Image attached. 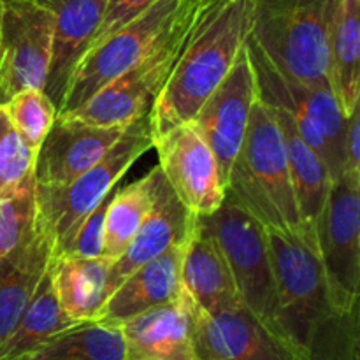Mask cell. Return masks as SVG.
Segmentation results:
<instances>
[{"label": "cell", "mask_w": 360, "mask_h": 360, "mask_svg": "<svg viewBox=\"0 0 360 360\" xmlns=\"http://www.w3.org/2000/svg\"><path fill=\"white\" fill-rule=\"evenodd\" d=\"M266 229L276 281L274 333L301 360H359V309L336 304L316 250L297 234Z\"/></svg>", "instance_id": "cell-1"}, {"label": "cell", "mask_w": 360, "mask_h": 360, "mask_svg": "<svg viewBox=\"0 0 360 360\" xmlns=\"http://www.w3.org/2000/svg\"><path fill=\"white\" fill-rule=\"evenodd\" d=\"M253 23V0H193L178 62L148 111L153 141L193 118L245 49Z\"/></svg>", "instance_id": "cell-2"}, {"label": "cell", "mask_w": 360, "mask_h": 360, "mask_svg": "<svg viewBox=\"0 0 360 360\" xmlns=\"http://www.w3.org/2000/svg\"><path fill=\"white\" fill-rule=\"evenodd\" d=\"M225 197L264 227L297 234L304 241L283 137L269 105L259 97L231 167Z\"/></svg>", "instance_id": "cell-3"}, {"label": "cell", "mask_w": 360, "mask_h": 360, "mask_svg": "<svg viewBox=\"0 0 360 360\" xmlns=\"http://www.w3.org/2000/svg\"><path fill=\"white\" fill-rule=\"evenodd\" d=\"M153 148L148 112L125 127L122 137L88 171L65 185H35V204L41 234L56 257L76 229L132 167L134 162Z\"/></svg>", "instance_id": "cell-4"}, {"label": "cell", "mask_w": 360, "mask_h": 360, "mask_svg": "<svg viewBox=\"0 0 360 360\" xmlns=\"http://www.w3.org/2000/svg\"><path fill=\"white\" fill-rule=\"evenodd\" d=\"M253 39L288 76L329 84L327 42L338 0H253Z\"/></svg>", "instance_id": "cell-5"}, {"label": "cell", "mask_w": 360, "mask_h": 360, "mask_svg": "<svg viewBox=\"0 0 360 360\" xmlns=\"http://www.w3.org/2000/svg\"><path fill=\"white\" fill-rule=\"evenodd\" d=\"M246 51L255 74L257 97L290 115L302 139L326 162L330 181H338L345 167L347 116L341 111L334 91L327 84L302 83L285 74L253 35L246 42Z\"/></svg>", "instance_id": "cell-6"}, {"label": "cell", "mask_w": 360, "mask_h": 360, "mask_svg": "<svg viewBox=\"0 0 360 360\" xmlns=\"http://www.w3.org/2000/svg\"><path fill=\"white\" fill-rule=\"evenodd\" d=\"M185 0H157L132 21L90 46L69 77L58 115H69L102 86L150 55L174 25Z\"/></svg>", "instance_id": "cell-7"}, {"label": "cell", "mask_w": 360, "mask_h": 360, "mask_svg": "<svg viewBox=\"0 0 360 360\" xmlns=\"http://www.w3.org/2000/svg\"><path fill=\"white\" fill-rule=\"evenodd\" d=\"M199 220L220 246L241 304L273 330L276 281L267 229L229 197Z\"/></svg>", "instance_id": "cell-8"}, {"label": "cell", "mask_w": 360, "mask_h": 360, "mask_svg": "<svg viewBox=\"0 0 360 360\" xmlns=\"http://www.w3.org/2000/svg\"><path fill=\"white\" fill-rule=\"evenodd\" d=\"M193 0H185L178 18L165 37L150 55L102 86L69 115L81 122L101 127H127L150 111L164 88L185 44L192 18Z\"/></svg>", "instance_id": "cell-9"}, {"label": "cell", "mask_w": 360, "mask_h": 360, "mask_svg": "<svg viewBox=\"0 0 360 360\" xmlns=\"http://www.w3.org/2000/svg\"><path fill=\"white\" fill-rule=\"evenodd\" d=\"M315 236L334 301L345 311L359 309L360 183L345 176L333 181Z\"/></svg>", "instance_id": "cell-10"}, {"label": "cell", "mask_w": 360, "mask_h": 360, "mask_svg": "<svg viewBox=\"0 0 360 360\" xmlns=\"http://www.w3.org/2000/svg\"><path fill=\"white\" fill-rule=\"evenodd\" d=\"M53 14L37 0H2L0 105L23 88L44 90L53 53Z\"/></svg>", "instance_id": "cell-11"}, {"label": "cell", "mask_w": 360, "mask_h": 360, "mask_svg": "<svg viewBox=\"0 0 360 360\" xmlns=\"http://www.w3.org/2000/svg\"><path fill=\"white\" fill-rule=\"evenodd\" d=\"M255 101V74L245 46L224 81L190 120L193 129L213 151L225 188L234 158L245 139Z\"/></svg>", "instance_id": "cell-12"}, {"label": "cell", "mask_w": 360, "mask_h": 360, "mask_svg": "<svg viewBox=\"0 0 360 360\" xmlns=\"http://www.w3.org/2000/svg\"><path fill=\"white\" fill-rule=\"evenodd\" d=\"M153 148L165 181L193 217H207L221 206L225 186L217 158L192 123L172 127L153 141Z\"/></svg>", "instance_id": "cell-13"}, {"label": "cell", "mask_w": 360, "mask_h": 360, "mask_svg": "<svg viewBox=\"0 0 360 360\" xmlns=\"http://www.w3.org/2000/svg\"><path fill=\"white\" fill-rule=\"evenodd\" d=\"M195 360L301 359L274 330L238 302L211 313L195 306Z\"/></svg>", "instance_id": "cell-14"}, {"label": "cell", "mask_w": 360, "mask_h": 360, "mask_svg": "<svg viewBox=\"0 0 360 360\" xmlns=\"http://www.w3.org/2000/svg\"><path fill=\"white\" fill-rule=\"evenodd\" d=\"M125 127H101L56 116L35 155V185H65L97 164Z\"/></svg>", "instance_id": "cell-15"}, {"label": "cell", "mask_w": 360, "mask_h": 360, "mask_svg": "<svg viewBox=\"0 0 360 360\" xmlns=\"http://www.w3.org/2000/svg\"><path fill=\"white\" fill-rule=\"evenodd\" d=\"M127 360H195V304L181 288L172 301L120 323Z\"/></svg>", "instance_id": "cell-16"}, {"label": "cell", "mask_w": 360, "mask_h": 360, "mask_svg": "<svg viewBox=\"0 0 360 360\" xmlns=\"http://www.w3.org/2000/svg\"><path fill=\"white\" fill-rule=\"evenodd\" d=\"M197 217H193L181 202L162 174L158 185L157 200L151 207L150 214L136 232L125 252L115 259L109 266L108 274V297L116 287L129 276L132 271L143 264L157 259L174 245L186 241L195 225Z\"/></svg>", "instance_id": "cell-17"}, {"label": "cell", "mask_w": 360, "mask_h": 360, "mask_svg": "<svg viewBox=\"0 0 360 360\" xmlns=\"http://www.w3.org/2000/svg\"><path fill=\"white\" fill-rule=\"evenodd\" d=\"M53 14V53L44 91L58 111L69 77L97 34L109 0H37Z\"/></svg>", "instance_id": "cell-18"}, {"label": "cell", "mask_w": 360, "mask_h": 360, "mask_svg": "<svg viewBox=\"0 0 360 360\" xmlns=\"http://www.w3.org/2000/svg\"><path fill=\"white\" fill-rule=\"evenodd\" d=\"M186 241L132 271L112 290L95 320L120 326L139 313L172 301L183 288L181 262Z\"/></svg>", "instance_id": "cell-19"}, {"label": "cell", "mask_w": 360, "mask_h": 360, "mask_svg": "<svg viewBox=\"0 0 360 360\" xmlns=\"http://www.w3.org/2000/svg\"><path fill=\"white\" fill-rule=\"evenodd\" d=\"M269 105L271 112L280 127L281 137H283L292 186H294L299 217H301L302 231H304V243L316 250V224H319L327 193L333 185L329 171H327V165L322 157L302 139L290 115L276 105Z\"/></svg>", "instance_id": "cell-20"}, {"label": "cell", "mask_w": 360, "mask_h": 360, "mask_svg": "<svg viewBox=\"0 0 360 360\" xmlns=\"http://www.w3.org/2000/svg\"><path fill=\"white\" fill-rule=\"evenodd\" d=\"M181 285L202 311H218L241 302L224 253L199 218L186 241L181 262Z\"/></svg>", "instance_id": "cell-21"}, {"label": "cell", "mask_w": 360, "mask_h": 360, "mask_svg": "<svg viewBox=\"0 0 360 360\" xmlns=\"http://www.w3.org/2000/svg\"><path fill=\"white\" fill-rule=\"evenodd\" d=\"M360 0H338L327 42L329 84L345 116L360 105Z\"/></svg>", "instance_id": "cell-22"}, {"label": "cell", "mask_w": 360, "mask_h": 360, "mask_svg": "<svg viewBox=\"0 0 360 360\" xmlns=\"http://www.w3.org/2000/svg\"><path fill=\"white\" fill-rule=\"evenodd\" d=\"M112 260L105 257H51V280L63 311L74 322L95 320L108 301V274Z\"/></svg>", "instance_id": "cell-23"}, {"label": "cell", "mask_w": 360, "mask_h": 360, "mask_svg": "<svg viewBox=\"0 0 360 360\" xmlns=\"http://www.w3.org/2000/svg\"><path fill=\"white\" fill-rule=\"evenodd\" d=\"M76 323L79 322H74L60 306L55 287H53L51 260H49L20 322L16 323L11 336L0 348V360L32 355L46 341Z\"/></svg>", "instance_id": "cell-24"}, {"label": "cell", "mask_w": 360, "mask_h": 360, "mask_svg": "<svg viewBox=\"0 0 360 360\" xmlns=\"http://www.w3.org/2000/svg\"><path fill=\"white\" fill-rule=\"evenodd\" d=\"M48 264L51 248L41 234L35 204V181L0 199V260Z\"/></svg>", "instance_id": "cell-25"}, {"label": "cell", "mask_w": 360, "mask_h": 360, "mask_svg": "<svg viewBox=\"0 0 360 360\" xmlns=\"http://www.w3.org/2000/svg\"><path fill=\"white\" fill-rule=\"evenodd\" d=\"M160 179L162 171L157 165L139 181L115 188L104 218L102 257L115 260L125 252L157 200Z\"/></svg>", "instance_id": "cell-26"}, {"label": "cell", "mask_w": 360, "mask_h": 360, "mask_svg": "<svg viewBox=\"0 0 360 360\" xmlns=\"http://www.w3.org/2000/svg\"><path fill=\"white\" fill-rule=\"evenodd\" d=\"M34 360H127L120 326L88 320L62 330L32 354Z\"/></svg>", "instance_id": "cell-27"}, {"label": "cell", "mask_w": 360, "mask_h": 360, "mask_svg": "<svg viewBox=\"0 0 360 360\" xmlns=\"http://www.w3.org/2000/svg\"><path fill=\"white\" fill-rule=\"evenodd\" d=\"M48 264L0 260V348L20 322Z\"/></svg>", "instance_id": "cell-28"}, {"label": "cell", "mask_w": 360, "mask_h": 360, "mask_svg": "<svg viewBox=\"0 0 360 360\" xmlns=\"http://www.w3.org/2000/svg\"><path fill=\"white\" fill-rule=\"evenodd\" d=\"M7 116L25 143L37 153L58 116L55 104L41 88H23L4 104Z\"/></svg>", "instance_id": "cell-29"}, {"label": "cell", "mask_w": 360, "mask_h": 360, "mask_svg": "<svg viewBox=\"0 0 360 360\" xmlns=\"http://www.w3.org/2000/svg\"><path fill=\"white\" fill-rule=\"evenodd\" d=\"M35 155L0 105V199L34 183Z\"/></svg>", "instance_id": "cell-30"}, {"label": "cell", "mask_w": 360, "mask_h": 360, "mask_svg": "<svg viewBox=\"0 0 360 360\" xmlns=\"http://www.w3.org/2000/svg\"><path fill=\"white\" fill-rule=\"evenodd\" d=\"M115 192V188H112ZM112 192L95 207L94 211L84 217L79 227L76 229L72 238L63 246L60 255H72V257H102V234H104V218L108 211L109 200H111Z\"/></svg>", "instance_id": "cell-31"}, {"label": "cell", "mask_w": 360, "mask_h": 360, "mask_svg": "<svg viewBox=\"0 0 360 360\" xmlns=\"http://www.w3.org/2000/svg\"><path fill=\"white\" fill-rule=\"evenodd\" d=\"M157 0H109L108 6H105L104 18H102V23L98 27L97 34L91 39L90 46L97 44L102 39L108 37L111 32L118 30L120 27H123L125 23L132 21L134 18L139 16L143 11H146L151 4H155ZM88 46V48H90Z\"/></svg>", "instance_id": "cell-32"}, {"label": "cell", "mask_w": 360, "mask_h": 360, "mask_svg": "<svg viewBox=\"0 0 360 360\" xmlns=\"http://www.w3.org/2000/svg\"><path fill=\"white\" fill-rule=\"evenodd\" d=\"M343 151V176L352 181L360 183V105L347 116Z\"/></svg>", "instance_id": "cell-33"}, {"label": "cell", "mask_w": 360, "mask_h": 360, "mask_svg": "<svg viewBox=\"0 0 360 360\" xmlns=\"http://www.w3.org/2000/svg\"><path fill=\"white\" fill-rule=\"evenodd\" d=\"M9 360H34L32 355H25V357H18V359H9Z\"/></svg>", "instance_id": "cell-34"}, {"label": "cell", "mask_w": 360, "mask_h": 360, "mask_svg": "<svg viewBox=\"0 0 360 360\" xmlns=\"http://www.w3.org/2000/svg\"><path fill=\"white\" fill-rule=\"evenodd\" d=\"M0 25H2V0H0Z\"/></svg>", "instance_id": "cell-35"}]
</instances>
